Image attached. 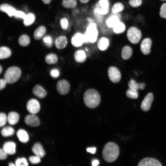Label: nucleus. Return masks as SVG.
Wrapping results in <instances>:
<instances>
[{
	"label": "nucleus",
	"instance_id": "nucleus-1",
	"mask_svg": "<svg viewBox=\"0 0 166 166\" xmlns=\"http://www.w3.org/2000/svg\"><path fill=\"white\" fill-rule=\"evenodd\" d=\"M119 149L117 144L113 142L107 143L103 148L102 155L104 160L107 162L114 161L118 157Z\"/></svg>",
	"mask_w": 166,
	"mask_h": 166
},
{
	"label": "nucleus",
	"instance_id": "nucleus-2",
	"mask_svg": "<svg viewBox=\"0 0 166 166\" xmlns=\"http://www.w3.org/2000/svg\"><path fill=\"white\" fill-rule=\"evenodd\" d=\"M83 101L88 108H95L101 102V97L98 91L93 89H90L85 91L83 95Z\"/></svg>",
	"mask_w": 166,
	"mask_h": 166
},
{
	"label": "nucleus",
	"instance_id": "nucleus-3",
	"mask_svg": "<svg viewBox=\"0 0 166 166\" xmlns=\"http://www.w3.org/2000/svg\"><path fill=\"white\" fill-rule=\"evenodd\" d=\"M21 75L20 69L16 66H13L8 68L4 74V78L9 84L16 82L20 78Z\"/></svg>",
	"mask_w": 166,
	"mask_h": 166
},
{
	"label": "nucleus",
	"instance_id": "nucleus-4",
	"mask_svg": "<svg viewBox=\"0 0 166 166\" xmlns=\"http://www.w3.org/2000/svg\"><path fill=\"white\" fill-rule=\"evenodd\" d=\"M85 38V43H94L97 40L98 31L96 24L90 23L87 28L85 33L84 34Z\"/></svg>",
	"mask_w": 166,
	"mask_h": 166
},
{
	"label": "nucleus",
	"instance_id": "nucleus-5",
	"mask_svg": "<svg viewBox=\"0 0 166 166\" xmlns=\"http://www.w3.org/2000/svg\"><path fill=\"white\" fill-rule=\"evenodd\" d=\"M127 36L131 43L136 44L140 41L141 38V34L140 31L137 28L132 27L128 30Z\"/></svg>",
	"mask_w": 166,
	"mask_h": 166
},
{
	"label": "nucleus",
	"instance_id": "nucleus-6",
	"mask_svg": "<svg viewBox=\"0 0 166 166\" xmlns=\"http://www.w3.org/2000/svg\"><path fill=\"white\" fill-rule=\"evenodd\" d=\"M96 13L100 15H105L109 11V2L108 0H99L95 5Z\"/></svg>",
	"mask_w": 166,
	"mask_h": 166
},
{
	"label": "nucleus",
	"instance_id": "nucleus-7",
	"mask_svg": "<svg viewBox=\"0 0 166 166\" xmlns=\"http://www.w3.org/2000/svg\"><path fill=\"white\" fill-rule=\"evenodd\" d=\"M109 79L113 83H117L120 81L121 78V73L116 67H110L108 71Z\"/></svg>",
	"mask_w": 166,
	"mask_h": 166
},
{
	"label": "nucleus",
	"instance_id": "nucleus-8",
	"mask_svg": "<svg viewBox=\"0 0 166 166\" xmlns=\"http://www.w3.org/2000/svg\"><path fill=\"white\" fill-rule=\"evenodd\" d=\"M56 88L59 94L61 95H65L69 92L70 89V85L67 80L62 79L57 82Z\"/></svg>",
	"mask_w": 166,
	"mask_h": 166
},
{
	"label": "nucleus",
	"instance_id": "nucleus-9",
	"mask_svg": "<svg viewBox=\"0 0 166 166\" xmlns=\"http://www.w3.org/2000/svg\"><path fill=\"white\" fill-rule=\"evenodd\" d=\"M26 108L30 113L35 114L40 111V106L39 102L36 99H32L28 102Z\"/></svg>",
	"mask_w": 166,
	"mask_h": 166
},
{
	"label": "nucleus",
	"instance_id": "nucleus-10",
	"mask_svg": "<svg viewBox=\"0 0 166 166\" xmlns=\"http://www.w3.org/2000/svg\"><path fill=\"white\" fill-rule=\"evenodd\" d=\"M85 40L84 34L80 33H75L71 39V43L75 47H78L81 46L85 43Z\"/></svg>",
	"mask_w": 166,
	"mask_h": 166
},
{
	"label": "nucleus",
	"instance_id": "nucleus-11",
	"mask_svg": "<svg viewBox=\"0 0 166 166\" xmlns=\"http://www.w3.org/2000/svg\"><path fill=\"white\" fill-rule=\"evenodd\" d=\"M153 98V95L152 93H149L146 96L141 104V108L142 110L146 112L149 110Z\"/></svg>",
	"mask_w": 166,
	"mask_h": 166
},
{
	"label": "nucleus",
	"instance_id": "nucleus-12",
	"mask_svg": "<svg viewBox=\"0 0 166 166\" xmlns=\"http://www.w3.org/2000/svg\"><path fill=\"white\" fill-rule=\"evenodd\" d=\"M138 166H161L162 165L157 160L151 158H146L139 163Z\"/></svg>",
	"mask_w": 166,
	"mask_h": 166
},
{
	"label": "nucleus",
	"instance_id": "nucleus-13",
	"mask_svg": "<svg viewBox=\"0 0 166 166\" xmlns=\"http://www.w3.org/2000/svg\"><path fill=\"white\" fill-rule=\"evenodd\" d=\"M152 44V41L149 38H145L142 41L140 45V50L143 54L147 55L150 53Z\"/></svg>",
	"mask_w": 166,
	"mask_h": 166
},
{
	"label": "nucleus",
	"instance_id": "nucleus-14",
	"mask_svg": "<svg viewBox=\"0 0 166 166\" xmlns=\"http://www.w3.org/2000/svg\"><path fill=\"white\" fill-rule=\"evenodd\" d=\"M25 121L27 125L32 127L38 126L40 124L38 117L34 114L28 115L25 117Z\"/></svg>",
	"mask_w": 166,
	"mask_h": 166
},
{
	"label": "nucleus",
	"instance_id": "nucleus-15",
	"mask_svg": "<svg viewBox=\"0 0 166 166\" xmlns=\"http://www.w3.org/2000/svg\"><path fill=\"white\" fill-rule=\"evenodd\" d=\"M33 94L36 97L39 98H43L47 95L46 90L41 85H36L32 89Z\"/></svg>",
	"mask_w": 166,
	"mask_h": 166
},
{
	"label": "nucleus",
	"instance_id": "nucleus-16",
	"mask_svg": "<svg viewBox=\"0 0 166 166\" xmlns=\"http://www.w3.org/2000/svg\"><path fill=\"white\" fill-rule=\"evenodd\" d=\"M0 10L1 11L6 13L10 17L14 16L16 11L14 7L7 4H3L1 5Z\"/></svg>",
	"mask_w": 166,
	"mask_h": 166
},
{
	"label": "nucleus",
	"instance_id": "nucleus-17",
	"mask_svg": "<svg viewBox=\"0 0 166 166\" xmlns=\"http://www.w3.org/2000/svg\"><path fill=\"white\" fill-rule=\"evenodd\" d=\"M120 15L117 14H114L110 16L106 21L107 26L109 27H113L118 22H120Z\"/></svg>",
	"mask_w": 166,
	"mask_h": 166
},
{
	"label": "nucleus",
	"instance_id": "nucleus-18",
	"mask_svg": "<svg viewBox=\"0 0 166 166\" xmlns=\"http://www.w3.org/2000/svg\"><path fill=\"white\" fill-rule=\"evenodd\" d=\"M3 148L8 155H12L16 152V144L13 142L9 141L5 143Z\"/></svg>",
	"mask_w": 166,
	"mask_h": 166
},
{
	"label": "nucleus",
	"instance_id": "nucleus-19",
	"mask_svg": "<svg viewBox=\"0 0 166 166\" xmlns=\"http://www.w3.org/2000/svg\"><path fill=\"white\" fill-rule=\"evenodd\" d=\"M67 40L66 37L64 36H60L57 38L55 41V45L58 49H62L65 48L67 44Z\"/></svg>",
	"mask_w": 166,
	"mask_h": 166
},
{
	"label": "nucleus",
	"instance_id": "nucleus-20",
	"mask_svg": "<svg viewBox=\"0 0 166 166\" xmlns=\"http://www.w3.org/2000/svg\"><path fill=\"white\" fill-rule=\"evenodd\" d=\"M32 150L36 156L40 158L43 157L45 155V152L42 145L39 143L35 144L33 146Z\"/></svg>",
	"mask_w": 166,
	"mask_h": 166
},
{
	"label": "nucleus",
	"instance_id": "nucleus-21",
	"mask_svg": "<svg viewBox=\"0 0 166 166\" xmlns=\"http://www.w3.org/2000/svg\"><path fill=\"white\" fill-rule=\"evenodd\" d=\"M109 45V39L105 37L100 38L97 43V46L98 49L101 51H104L106 50Z\"/></svg>",
	"mask_w": 166,
	"mask_h": 166
},
{
	"label": "nucleus",
	"instance_id": "nucleus-22",
	"mask_svg": "<svg viewBox=\"0 0 166 166\" xmlns=\"http://www.w3.org/2000/svg\"><path fill=\"white\" fill-rule=\"evenodd\" d=\"M129 89L133 91H136L139 89L143 90L145 87L144 83H137L133 79H131L128 83Z\"/></svg>",
	"mask_w": 166,
	"mask_h": 166
},
{
	"label": "nucleus",
	"instance_id": "nucleus-23",
	"mask_svg": "<svg viewBox=\"0 0 166 166\" xmlns=\"http://www.w3.org/2000/svg\"><path fill=\"white\" fill-rule=\"evenodd\" d=\"M74 57L76 62L82 63L84 62L86 59V55L84 51L79 50L75 52Z\"/></svg>",
	"mask_w": 166,
	"mask_h": 166
},
{
	"label": "nucleus",
	"instance_id": "nucleus-24",
	"mask_svg": "<svg viewBox=\"0 0 166 166\" xmlns=\"http://www.w3.org/2000/svg\"><path fill=\"white\" fill-rule=\"evenodd\" d=\"M19 119L18 114L14 112L9 113L7 116V121L11 125H14L17 124Z\"/></svg>",
	"mask_w": 166,
	"mask_h": 166
},
{
	"label": "nucleus",
	"instance_id": "nucleus-25",
	"mask_svg": "<svg viewBox=\"0 0 166 166\" xmlns=\"http://www.w3.org/2000/svg\"><path fill=\"white\" fill-rule=\"evenodd\" d=\"M17 135L19 140L22 143H26L29 140L28 135L24 129L19 130L17 132Z\"/></svg>",
	"mask_w": 166,
	"mask_h": 166
},
{
	"label": "nucleus",
	"instance_id": "nucleus-26",
	"mask_svg": "<svg viewBox=\"0 0 166 166\" xmlns=\"http://www.w3.org/2000/svg\"><path fill=\"white\" fill-rule=\"evenodd\" d=\"M46 32L45 28L43 26L38 27L34 31V38L37 40L41 39Z\"/></svg>",
	"mask_w": 166,
	"mask_h": 166
},
{
	"label": "nucleus",
	"instance_id": "nucleus-27",
	"mask_svg": "<svg viewBox=\"0 0 166 166\" xmlns=\"http://www.w3.org/2000/svg\"><path fill=\"white\" fill-rule=\"evenodd\" d=\"M11 55L10 49L5 46H2L0 48V59H3L10 57Z\"/></svg>",
	"mask_w": 166,
	"mask_h": 166
},
{
	"label": "nucleus",
	"instance_id": "nucleus-28",
	"mask_svg": "<svg viewBox=\"0 0 166 166\" xmlns=\"http://www.w3.org/2000/svg\"><path fill=\"white\" fill-rule=\"evenodd\" d=\"M132 49L128 46H125L122 49L121 51V57L124 60H127L129 59L132 56Z\"/></svg>",
	"mask_w": 166,
	"mask_h": 166
},
{
	"label": "nucleus",
	"instance_id": "nucleus-29",
	"mask_svg": "<svg viewBox=\"0 0 166 166\" xmlns=\"http://www.w3.org/2000/svg\"><path fill=\"white\" fill-rule=\"evenodd\" d=\"M45 61L48 64H53L57 62L58 57L57 55L55 53H49L45 56Z\"/></svg>",
	"mask_w": 166,
	"mask_h": 166
},
{
	"label": "nucleus",
	"instance_id": "nucleus-30",
	"mask_svg": "<svg viewBox=\"0 0 166 166\" xmlns=\"http://www.w3.org/2000/svg\"><path fill=\"white\" fill-rule=\"evenodd\" d=\"M77 0H62V5L63 7L67 9H73L77 6Z\"/></svg>",
	"mask_w": 166,
	"mask_h": 166
},
{
	"label": "nucleus",
	"instance_id": "nucleus-31",
	"mask_svg": "<svg viewBox=\"0 0 166 166\" xmlns=\"http://www.w3.org/2000/svg\"><path fill=\"white\" fill-rule=\"evenodd\" d=\"M35 20V15L32 13H29L26 15L24 19L23 24L26 26H30L34 22Z\"/></svg>",
	"mask_w": 166,
	"mask_h": 166
},
{
	"label": "nucleus",
	"instance_id": "nucleus-32",
	"mask_svg": "<svg viewBox=\"0 0 166 166\" xmlns=\"http://www.w3.org/2000/svg\"><path fill=\"white\" fill-rule=\"evenodd\" d=\"M113 28L114 32L116 34L122 33L125 30V25L123 22L120 21L116 24Z\"/></svg>",
	"mask_w": 166,
	"mask_h": 166
},
{
	"label": "nucleus",
	"instance_id": "nucleus-33",
	"mask_svg": "<svg viewBox=\"0 0 166 166\" xmlns=\"http://www.w3.org/2000/svg\"><path fill=\"white\" fill-rule=\"evenodd\" d=\"M30 42V39L29 36L26 34L21 35L18 39V42L19 45L23 47L28 45Z\"/></svg>",
	"mask_w": 166,
	"mask_h": 166
},
{
	"label": "nucleus",
	"instance_id": "nucleus-34",
	"mask_svg": "<svg viewBox=\"0 0 166 166\" xmlns=\"http://www.w3.org/2000/svg\"><path fill=\"white\" fill-rule=\"evenodd\" d=\"M14 133V129L10 126H7L3 128L1 131V133L4 137H7L13 135Z\"/></svg>",
	"mask_w": 166,
	"mask_h": 166
},
{
	"label": "nucleus",
	"instance_id": "nucleus-35",
	"mask_svg": "<svg viewBox=\"0 0 166 166\" xmlns=\"http://www.w3.org/2000/svg\"><path fill=\"white\" fill-rule=\"evenodd\" d=\"M123 5L120 2L115 3L111 9L112 12L114 14H116L121 12L124 9Z\"/></svg>",
	"mask_w": 166,
	"mask_h": 166
},
{
	"label": "nucleus",
	"instance_id": "nucleus-36",
	"mask_svg": "<svg viewBox=\"0 0 166 166\" xmlns=\"http://www.w3.org/2000/svg\"><path fill=\"white\" fill-rule=\"evenodd\" d=\"M126 96L131 99H136L138 97V93L136 91H133L129 89H128L126 93Z\"/></svg>",
	"mask_w": 166,
	"mask_h": 166
},
{
	"label": "nucleus",
	"instance_id": "nucleus-37",
	"mask_svg": "<svg viewBox=\"0 0 166 166\" xmlns=\"http://www.w3.org/2000/svg\"><path fill=\"white\" fill-rule=\"evenodd\" d=\"M43 41L46 45L49 47H50L52 45L53 42L52 38L49 35L46 36L43 38Z\"/></svg>",
	"mask_w": 166,
	"mask_h": 166
},
{
	"label": "nucleus",
	"instance_id": "nucleus-38",
	"mask_svg": "<svg viewBox=\"0 0 166 166\" xmlns=\"http://www.w3.org/2000/svg\"><path fill=\"white\" fill-rule=\"evenodd\" d=\"M159 14L163 18H166V3L163 4L160 8Z\"/></svg>",
	"mask_w": 166,
	"mask_h": 166
},
{
	"label": "nucleus",
	"instance_id": "nucleus-39",
	"mask_svg": "<svg viewBox=\"0 0 166 166\" xmlns=\"http://www.w3.org/2000/svg\"><path fill=\"white\" fill-rule=\"evenodd\" d=\"M7 121V117L6 114L3 113L0 114V126L2 127L6 124Z\"/></svg>",
	"mask_w": 166,
	"mask_h": 166
},
{
	"label": "nucleus",
	"instance_id": "nucleus-40",
	"mask_svg": "<svg viewBox=\"0 0 166 166\" xmlns=\"http://www.w3.org/2000/svg\"><path fill=\"white\" fill-rule=\"evenodd\" d=\"M128 3L131 6L136 7L141 5L142 2L141 0H129Z\"/></svg>",
	"mask_w": 166,
	"mask_h": 166
},
{
	"label": "nucleus",
	"instance_id": "nucleus-41",
	"mask_svg": "<svg viewBox=\"0 0 166 166\" xmlns=\"http://www.w3.org/2000/svg\"><path fill=\"white\" fill-rule=\"evenodd\" d=\"M60 25L63 29L67 30L69 25L68 19L66 18H63L61 19L60 21Z\"/></svg>",
	"mask_w": 166,
	"mask_h": 166
},
{
	"label": "nucleus",
	"instance_id": "nucleus-42",
	"mask_svg": "<svg viewBox=\"0 0 166 166\" xmlns=\"http://www.w3.org/2000/svg\"><path fill=\"white\" fill-rule=\"evenodd\" d=\"M40 158L37 156H33L29 158V160L32 164H37L41 162Z\"/></svg>",
	"mask_w": 166,
	"mask_h": 166
},
{
	"label": "nucleus",
	"instance_id": "nucleus-43",
	"mask_svg": "<svg viewBox=\"0 0 166 166\" xmlns=\"http://www.w3.org/2000/svg\"><path fill=\"white\" fill-rule=\"evenodd\" d=\"M26 15L23 12L20 10H16L14 15V16L16 18H21L24 19Z\"/></svg>",
	"mask_w": 166,
	"mask_h": 166
},
{
	"label": "nucleus",
	"instance_id": "nucleus-44",
	"mask_svg": "<svg viewBox=\"0 0 166 166\" xmlns=\"http://www.w3.org/2000/svg\"><path fill=\"white\" fill-rule=\"evenodd\" d=\"M50 74L52 77L57 78L59 75V72L57 69H53L51 70Z\"/></svg>",
	"mask_w": 166,
	"mask_h": 166
},
{
	"label": "nucleus",
	"instance_id": "nucleus-45",
	"mask_svg": "<svg viewBox=\"0 0 166 166\" xmlns=\"http://www.w3.org/2000/svg\"><path fill=\"white\" fill-rule=\"evenodd\" d=\"M8 154L3 148L0 150V159L1 160H4L7 157Z\"/></svg>",
	"mask_w": 166,
	"mask_h": 166
},
{
	"label": "nucleus",
	"instance_id": "nucleus-46",
	"mask_svg": "<svg viewBox=\"0 0 166 166\" xmlns=\"http://www.w3.org/2000/svg\"><path fill=\"white\" fill-rule=\"evenodd\" d=\"M7 83L6 81L4 78H2L0 80V90H1L4 89L6 84Z\"/></svg>",
	"mask_w": 166,
	"mask_h": 166
},
{
	"label": "nucleus",
	"instance_id": "nucleus-47",
	"mask_svg": "<svg viewBox=\"0 0 166 166\" xmlns=\"http://www.w3.org/2000/svg\"><path fill=\"white\" fill-rule=\"evenodd\" d=\"M15 164L17 166H25L22 158L18 159L15 161Z\"/></svg>",
	"mask_w": 166,
	"mask_h": 166
},
{
	"label": "nucleus",
	"instance_id": "nucleus-48",
	"mask_svg": "<svg viewBox=\"0 0 166 166\" xmlns=\"http://www.w3.org/2000/svg\"><path fill=\"white\" fill-rule=\"evenodd\" d=\"M86 151L87 152H89L92 154H94L96 151V148L95 147L92 148H87Z\"/></svg>",
	"mask_w": 166,
	"mask_h": 166
},
{
	"label": "nucleus",
	"instance_id": "nucleus-49",
	"mask_svg": "<svg viewBox=\"0 0 166 166\" xmlns=\"http://www.w3.org/2000/svg\"><path fill=\"white\" fill-rule=\"evenodd\" d=\"M92 164L93 166H97L99 164V161L97 160H94L92 162Z\"/></svg>",
	"mask_w": 166,
	"mask_h": 166
},
{
	"label": "nucleus",
	"instance_id": "nucleus-50",
	"mask_svg": "<svg viewBox=\"0 0 166 166\" xmlns=\"http://www.w3.org/2000/svg\"><path fill=\"white\" fill-rule=\"evenodd\" d=\"M22 160L23 164H24L25 166H27L28 165V163L27 162L25 158H22Z\"/></svg>",
	"mask_w": 166,
	"mask_h": 166
},
{
	"label": "nucleus",
	"instance_id": "nucleus-51",
	"mask_svg": "<svg viewBox=\"0 0 166 166\" xmlns=\"http://www.w3.org/2000/svg\"><path fill=\"white\" fill-rule=\"evenodd\" d=\"M43 2L45 4H48L50 3L52 0H42Z\"/></svg>",
	"mask_w": 166,
	"mask_h": 166
},
{
	"label": "nucleus",
	"instance_id": "nucleus-52",
	"mask_svg": "<svg viewBox=\"0 0 166 166\" xmlns=\"http://www.w3.org/2000/svg\"><path fill=\"white\" fill-rule=\"evenodd\" d=\"M82 3H85L88 2L89 0H79Z\"/></svg>",
	"mask_w": 166,
	"mask_h": 166
},
{
	"label": "nucleus",
	"instance_id": "nucleus-53",
	"mask_svg": "<svg viewBox=\"0 0 166 166\" xmlns=\"http://www.w3.org/2000/svg\"><path fill=\"white\" fill-rule=\"evenodd\" d=\"M9 166H14L15 165L12 163H10L9 164Z\"/></svg>",
	"mask_w": 166,
	"mask_h": 166
},
{
	"label": "nucleus",
	"instance_id": "nucleus-54",
	"mask_svg": "<svg viewBox=\"0 0 166 166\" xmlns=\"http://www.w3.org/2000/svg\"><path fill=\"white\" fill-rule=\"evenodd\" d=\"M2 67L1 65H0V74H1L2 72Z\"/></svg>",
	"mask_w": 166,
	"mask_h": 166
},
{
	"label": "nucleus",
	"instance_id": "nucleus-55",
	"mask_svg": "<svg viewBox=\"0 0 166 166\" xmlns=\"http://www.w3.org/2000/svg\"><path fill=\"white\" fill-rule=\"evenodd\" d=\"M161 0V1H165L166 0Z\"/></svg>",
	"mask_w": 166,
	"mask_h": 166
}]
</instances>
